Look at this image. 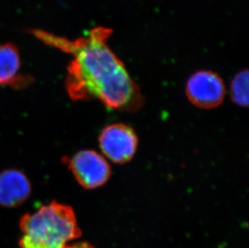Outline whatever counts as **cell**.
I'll return each instance as SVG.
<instances>
[{"label":"cell","instance_id":"6da1fadb","mask_svg":"<svg viewBox=\"0 0 249 248\" xmlns=\"http://www.w3.org/2000/svg\"><path fill=\"white\" fill-rule=\"evenodd\" d=\"M30 33L46 45L73 56L66 82L73 100L98 99L107 107L122 112L135 111L143 105L138 85L107 45L111 28H93L84 37L74 40L38 29Z\"/></svg>","mask_w":249,"mask_h":248},{"label":"cell","instance_id":"7a4b0ae2","mask_svg":"<svg viewBox=\"0 0 249 248\" xmlns=\"http://www.w3.org/2000/svg\"><path fill=\"white\" fill-rule=\"evenodd\" d=\"M19 227L22 248H64L81 236L73 209L56 201L24 214Z\"/></svg>","mask_w":249,"mask_h":248},{"label":"cell","instance_id":"3957f363","mask_svg":"<svg viewBox=\"0 0 249 248\" xmlns=\"http://www.w3.org/2000/svg\"><path fill=\"white\" fill-rule=\"evenodd\" d=\"M69 168L83 188L94 190L105 185L111 169L106 158L94 150H83L68 159Z\"/></svg>","mask_w":249,"mask_h":248},{"label":"cell","instance_id":"277c9868","mask_svg":"<svg viewBox=\"0 0 249 248\" xmlns=\"http://www.w3.org/2000/svg\"><path fill=\"white\" fill-rule=\"evenodd\" d=\"M99 143L105 158L115 164H124L130 161L137 152L138 136L126 124H111L103 129Z\"/></svg>","mask_w":249,"mask_h":248},{"label":"cell","instance_id":"5b68a950","mask_svg":"<svg viewBox=\"0 0 249 248\" xmlns=\"http://www.w3.org/2000/svg\"><path fill=\"white\" fill-rule=\"evenodd\" d=\"M186 93L191 103L202 109H213L221 105L226 94L223 79L214 72L197 71L186 83Z\"/></svg>","mask_w":249,"mask_h":248},{"label":"cell","instance_id":"8992f818","mask_svg":"<svg viewBox=\"0 0 249 248\" xmlns=\"http://www.w3.org/2000/svg\"><path fill=\"white\" fill-rule=\"evenodd\" d=\"M31 183L21 171L8 169L0 174V205L14 208L24 203L31 195Z\"/></svg>","mask_w":249,"mask_h":248},{"label":"cell","instance_id":"52a82bcc","mask_svg":"<svg viewBox=\"0 0 249 248\" xmlns=\"http://www.w3.org/2000/svg\"><path fill=\"white\" fill-rule=\"evenodd\" d=\"M20 58L17 47L12 44L0 45V86L20 87L29 82L30 77H19Z\"/></svg>","mask_w":249,"mask_h":248},{"label":"cell","instance_id":"ba28073f","mask_svg":"<svg viewBox=\"0 0 249 248\" xmlns=\"http://www.w3.org/2000/svg\"><path fill=\"white\" fill-rule=\"evenodd\" d=\"M231 97L240 106H249V71H240L233 77L231 83Z\"/></svg>","mask_w":249,"mask_h":248},{"label":"cell","instance_id":"9c48e42d","mask_svg":"<svg viewBox=\"0 0 249 248\" xmlns=\"http://www.w3.org/2000/svg\"><path fill=\"white\" fill-rule=\"evenodd\" d=\"M64 248H94V247L91 246L88 243L83 242V243H76V244H72V245H70V246L67 245V246L65 247Z\"/></svg>","mask_w":249,"mask_h":248}]
</instances>
